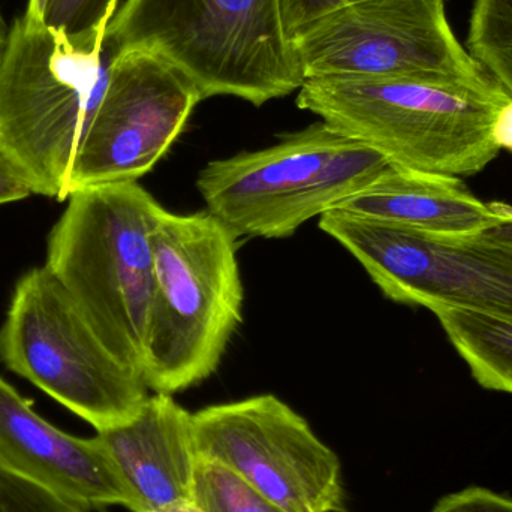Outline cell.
Masks as SVG:
<instances>
[{
  "label": "cell",
  "mask_w": 512,
  "mask_h": 512,
  "mask_svg": "<svg viewBox=\"0 0 512 512\" xmlns=\"http://www.w3.org/2000/svg\"><path fill=\"white\" fill-rule=\"evenodd\" d=\"M511 98L487 75L313 78L297 107L399 170L465 177L498 156L493 126Z\"/></svg>",
  "instance_id": "6da1fadb"
},
{
  "label": "cell",
  "mask_w": 512,
  "mask_h": 512,
  "mask_svg": "<svg viewBox=\"0 0 512 512\" xmlns=\"http://www.w3.org/2000/svg\"><path fill=\"white\" fill-rule=\"evenodd\" d=\"M493 138L499 149L512 153V99L501 108L493 126Z\"/></svg>",
  "instance_id": "603a6c76"
},
{
  "label": "cell",
  "mask_w": 512,
  "mask_h": 512,
  "mask_svg": "<svg viewBox=\"0 0 512 512\" xmlns=\"http://www.w3.org/2000/svg\"><path fill=\"white\" fill-rule=\"evenodd\" d=\"M0 460L32 483L86 510L125 507L128 490L104 445L41 417L0 378Z\"/></svg>",
  "instance_id": "7c38bea8"
},
{
  "label": "cell",
  "mask_w": 512,
  "mask_h": 512,
  "mask_svg": "<svg viewBox=\"0 0 512 512\" xmlns=\"http://www.w3.org/2000/svg\"><path fill=\"white\" fill-rule=\"evenodd\" d=\"M201 101L197 87L161 57L141 50L117 54L107 89L75 155L68 194L146 176L182 134Z\"/></svg>",
  "instance_id": "8fae6325"
},
{
  "label": "cell",
  "mask_w": 512,
  "mask_h": 512,
  "mask_svg": "<svg viewBox=\"0 0 512 512\" xmlns=\"http://www.w3.org/2000/svg\"><path fill=\"white\" fill-rule=\"evenodd\" d=\"M30 195L33 192L23 174L0 153V206L26 200Z\"/></svg>",
  "instance_id": "7402d4cb"
},
{
  "label": "cell",
  "mask_w": 512,
  "mask_h": 512,
  "mask_svg": "<svg viewBox=\"0 0 512 512\" xmlns=\"http://www.w3.org/2000/svg\"><path fill=\"white\" fill-rule=\"evenodd\" d=\"M490 210L498 219H512V206L507 203H490Z\"/></svg>",
  "instance_id": "d4e9b609"
},
{
  "label": "cell",
  "mask_w": 512,
  "mask_h": 512,
  "mask_svg": "<svg viewBox=\"0 0 512 512\" xmlns=\"http://www.w3.org/2000/svg\"><path fill=\"white\" fill-rule=\"evenodd\" d=\"M105 30L68 33L27 8L9 29L0 56V153L33 194L68 200L75 155L116 57Z\"/></svg>",
  "instance_id": "7a4b0ae2"
},
{
  "label": "cell",
  "mask_w": 512,
  "mask_h": 512,
  "mask_svg": "<svg viewBox=\"0 0 512 512\" xmlns=\"http://www.w3.org/2000/svg\"><path fill=\"white\" fill-rule=\"evenodd\" d=\"M435 315L475 381L486 390L512 394V322L466 310Z\"/></svg>",
  "instance_id": "9a60e30c"
},
{
  "label": "cell",
  "mask_w": 512,
  "mask_h": 512,
  "mask_svg": "<svg viewBox=\"0 0 512 512\" xmlns=\"http://www.w3.org/2000/svg\"><path fill=\"white\" fill-rule=\"evenodd\" d=\"M390 168L379 153L319 120L273 146L210 162L197 189L206 212L237 239H285Z\"/></svg>",
  "instance_id": "8992f818"
},
{
  "label": "cell",
  "mask_w": 512,
  "mask_h": 512,
  "mask_svg": "<svg viewBox=\"0 0 512 512\" xmlns=\"http://www.w3.org/2000/svg\"><path fill=\"white\" fill-rule=\"evenodd\" d=\"M430 512H512V499L483 487H469L445 496Z\"/></svg>",
  "instance_id": "44dd1931"
},
{
  "label": "cell",
  "mask_w": 512,
  "mask_h": 512,
  "mask_svg": "<svg viewBox=\"0 0 512 512\" xmlns=\"http://www.w3.org/2000/svg\"><path fill=\"white\" fill-rule=\"evenodd\" d=\"M466 50L512 99V0H475Z\"/></svg>",
  "instance_id": "2e32d148"
},
{
  "label": "cell",
  "mask_w": 512,
  "mask_h": 512,
  "mask_svg": "<svg viewBox=\"0 0 512 512\" xmlns=\"http://www.w3.org/2000/svg\"><path fill=\"white\" fill-rule=\"evenodd\" d=\"M158 512H203L201 508L198 507L197 502H186V504L176 505V507L167 508V510H162Z\"/></svg>",
  "instance_id": "484cf974"
},
{
  "label": "cell",
  "mask_w": 512,
  "mask_h": 512,
  "mask_svg": "<svg viewBox=\"0 0 512 512\" xmlns=\"http://www.w3.org/2000/svg\"><path fill=\"white\" fill-rule=\"evenodd\" d=\"M198 459L218 463L289 512H346L339 457L273 394L192 414Z\"/></svg>",
  "instance_id": "9c48e42d"
},
{
  "label": "cell",
  "mask_w": 512,
  "mask_h": 512,
  "mask_svg": "<svg viewBox=\"0 0 512 512\" xmlns=\"http://www.w3.org/2000/svg\"><path fill=\"white\" fill-rule=\"evenodd\" d=\"M96 436L128 490L129 511L158 512L195 501L192 414L171 394L149 396L137 417Z\"/></svg>",
  "instance_id": "4fadbf2b"
},
{
  "label": "cell",
  "mask_w": 512,
  "mask_h": 512,
  "mask_svg": "<svg viewBox=\"0 0 512 512\" xmlns=\"http://www.w3.org/2000/svg\"><path fill=\"white\" fill-rule=\"evenodd\" d=\"M114 53L141 50L182 72L201 98L261 107L303 86L279 0H125L105 30Z\"/></svg>",
  "instance_id": "277c9868"
},
{
  "label": "cell",
  "mask_w": 512,
  "mask_h": 512,
  "mask_svg": "<svg viewBox=\"0 0 512 512\" xmlns=\"http://www.w3.org/2000/svg\"><path fill=\"white\" fill-rule=\"evenodd\" d=\"M313 78L487 77L459 41L445 0H364L343 6L292 41Z\"/></svg>",
  "instance_id": "30bf717a"
},
{
  "label": "cell",
  "mask_w": 512,
  "mask_h": 512,
  "mask_svg": "<svg viewBox=\"0 0 512 512\" xmlns=\"http://www.w3.org/2000/svg\"><path fill=\"white\" fill-rule=\"evenodd\" d=\"M0 361L96 432L128 423L149 399L143 376L108 349L45 265L15 285Z\"/></svg>",
  "instance_id": "52a82bcc"
},
{
  "label": "cell",
  "mask_w": 512,
  "mask_h": 512,
  "mask_svg": "<svg viewBox=\"0 0 512 512\" xmlns=\"http://www.w3.org/2000/svg\"><path fill=\"white\" fill-rule=\"evenodd\" d=\"M486 233L512 245V219H499L498 224L486 230Z\"/></svg>",
  "instance_id": "cb8c5ba5"
},
{
  "label": "cell",
  "mask_w": 512,
  "mask_h": 512,
  "mask_svg": "<svg viewBox=\"0 0 512 512\" xmlns=\"http://www.w3.org/2000/svg\"><path fill=\"white\" fill-rule=\"evenodd\" d=\"M339 210L433 234H478L499 219L459 177L391 167Z\"/></svg>",
  "instance_id": "5bb4252c"
},
{
  "label": "cell",
  "mask_w": 512,
  "mask_h": 512,
  "mask_svg": "<svg viewBox=\"0 0 512 512\" xmlns=\"http://www.w3.org/2000/svg\"><path fill=\"white\" fill-rule=\"evenodd\" d=\"M319 228L396 303L512 322V245L486 231L426 233L339 209L324 213Z\"/></svg>",
  "instance_id": "ba28073f"
},
{
  "label": "cell",
  "mask_w": 512,
  "mask_h": 512,
  "mask_svg": "<svg viewBox=\"0 0 512 512\" xmlns=\"http://www.w3.org/2000/svg\"><path fill=\"white\" fill-rule=\"evenodd\" d=\"M45 5H47V0H29L27 2V9H33V11L44 14Z\"/></svg>",
  "instance_id": "83f0119b"
},
{
  "label": "cell",
  "mask_w": 512,
  "mask_h": 512,
  "mask_svg": "<svg viewBox=\"0 0 512 512\" xmlns=\"http://www.w3.org/2000/svg\"><path fill=\"white\" fill-rule=\"evenodd\" d=\"M0 512H90L42 489L0 460Z\"/></svg>",
  "instance_id": "ac0fdd59"
},
{
  "label": "cell",
  "mask_w": 512,
  "mask_h": 512,
  "mask_svg": "<svg viewBox=\"0 0 512 512\" xmlns=\"http://www.w3.org/2000/svg\"><path fill=\"white\" fill-rule=\"evenodd\" d=\"M9 29H11V27L6 24L2 11H0V56H2L3 50H5L6 41H8L9 36Z\"/></svg>",
  "instance_id": "4316f807"
},
{
  "label": "cell",
  "mask_w": 512,
  "mask_h": 512,
  "mask_svg": "<svg viewBox=\"0 0 512 512\" xmlns=\"http://www.w3.org/2000/svg\"><path fill=\"white\" fill-rule=\"evenodd\" d=\"M155 280L143 379L155 393L213 375L243 321L237 237L210 215L165 210L153 234Z\"/></svg>",
  "instance_id": "5b68a950"
},
{
  "label": "cell",
  "mask_w": 512,
  "mask_h": 512,
  "mask_svg": "<svg viewBox=\"0 0 512 512\" xmlns=\"http://www.w3.org/2000/svg\"><path fill=\"white\" fill-rule=\"evenodd\" d=\"M119 8V0H47L45 23L68 33L105 29Z\"/></svg>",
  "instance_id": "d6986e66"
},
{
  "label": "cell",
  "mask_w": 512,
  "mask_h": 512,
  "mask_svg": "<svg viewBox=\"0 0 512 512\" xmlns=\"http://www.w3.org/2000/svg\"><path fill=\"white\" fill-rule=\"evenodd\" d=\"M165 209L137 182L78 189L48 236L45 267L102 342L143 376Z\"/></svg>",
  "instance_id": "3957f363"
},
{
  "label": "cell",
  "mask_w": 512,
  "mask_h": 512,
  "mask_svg": "<svg viewBox=\"0 0 512 512\" xmlns=\"http://www.w3.org/2000/svg\"><path fill=\"white\" fill-rule=\"evenodd\" d=\"M357 2L364 0H279L283 29L292 42L319 18Z\"/></svg>",
  "instance_id": "ffe728a7"
},
{
  "label": "cell",
  "mask_w": 512,
  "mask_h": 512,
  "mask_svg": "<svg viewBox=\"0 0 512 512\" xmlns=\"http://www.w3.org/2000/svg\"><path fill=\"white\" fill-rule=\"evenodd\" d=\"M195 502L203 512H289L218 463L198 459Z\"/></svg>",
  "instance_id": "e0dca14e"
}]
</instances>
